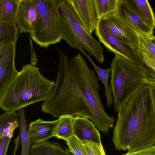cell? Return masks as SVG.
<instances>
[{
  "instance_id": "cell-28",
  "label": "cell",
  "mask_w": 155,
  "mask_h": 155,
  "mask_svg": "<svg viewBox=\"0 0 155 155\" xmlns=\"http://www.w3.org/2000/svg\"><path fill=\"white\" fill-rule=\"evenodd\" d=\"M122 155H155V145L139 150L128 151L126 153Z\"/></svg>"
},
{
  "instance_id": "cell-17",
  "label": "cell",
  "mask_w": 155,
  "mask_h": 155,
  "mask_svg": "<svg viewBox=\"0 0 155 155\" xmlns=\"http://www.w3.org/2000/svg\"><path fill=\"white\" fill-rule=\"evenodd\" d=\"M31 155H71L60 144L49 140L34 143L30 147Z\"/></svg>"
},
{
  "instance_id": "cell-2",
  "label": "cell",
  "mask_w": 155,
  "mask_h": 155,
  "mask_svg": "<svg viewBox=\"0 0 155 155\" xmlns=\"http://www.w3.org/2000/svg\"><path fill=\"white\" fill-rule=\"evenodd\" d=\"M112 140L117 150L132 152L155 143V104L150 85L135 91L118 111Z\"/></svg>"
},
{
  "instance_id": "cell-16",
  "label": "cell",
  "mask_w": 155,
  "mask_h": 155,
  "mask_svg": "<svg viewBox=\"0 0 155 155\" xmlns=\"http://www.w3.org/2000/svg\"><path fill=\"white\" fill-rule=\"evenodd\" d=\"M58 23L62 39L65 41L70 46L80 51L90 61L92 60L91 54L86 53L84 51L71 26L61 14Z\"/></svg>"
},
{
  "instance_id": "cell-11",
  "label": "cell",
  "mask_w": 155,
  "mask_h": 155,
  "mask_svg": "<svg viewBox=\"0 0 155 155\" xmlns=\"http://www.w3.org/2000/svg\"><path fill=\"white\" fill-rule=\"evenodd\" d=\"M38 17V11L35 0H21L18 9L16 23L20 33L30 34Z\"/></svg>"
},
{
  "instance_id": "cell-7",
  "label": "cell",
  "mask_w": 155,
  "mask_h": 155,
  "mask_svg": "<svg viewBox=\"0 0 155 155\" xmlns=\"http://www.w3.org/2000/svg\"><path fill=\"white\" fill-rule=\"evenodd\" d=\"M95 34L109 51L119 54L138 65H141V60L133 48L119 40L99 21Z\"/></svg>"
},
{
  "instance_id": "cell-9",
  "label": "cell",
  "mask_w": 155,
  "mask_h": 155,
  "mask_svg": "<svg viewBox=\"0 0 155 155\" xmlns=\"http://www.w3.org/2000/svg\"><path fill=\"white\" fill-rule=\"evenodd\" d=\"M15 43H0V95L19 74L15 65Z\"/></svg>"
},
{
  "instance_id": "cell-3",
  "label": "cell",
  "mask_w": 155,
  "mask_h": 155,
  "mask_svg": "<svg viewBox=\"0 0 155 155\" xmlns=\"http://www.w3.org/2000/svg\"><path fill=\"white\" fill-rule=\"evenodd\" d=\"M55 83L45 78L39 68L26 64L0 95V107L5 112L16 111L45 101L51 96Z\"/></svg>"
},
{
  "instance_id": "cell-13",
  "label": "cell",
  "mask_w": 155,
  "mask_h": 155,
  "mask_svg": "<svg viewBox=\"0 0 155 155\" xmlns=\"http://www.w3.org/2000/svg\"><path fill=\"white\" fill-rule=\"evenodd\" d=\"M73 128L74 135L80 140L101 143L99 131L88 119L79 116L74 117Z\"/></svg>"
},
{
  "instance_id": "cell-5",
  "label": "cell",
  "mask_w": 155,
  "mask_h": 155,
  "mask_svg": "<svg viewBox=\"0 0 155 155\" xmlns=\"http://www.w3.org/2000/svg\"><path fill=\"white\" fill-rule=\"evenodd\" d=\"M38 17L30 33L32 40L40 47L48 48L61 41L58 21V0H35Z\"/></svg>"
},
{
  "instance_id": "cell-22",
  "label": "cell",
  "mask_w": 155,
  "mask_h": 155,
  "mask_svg": "<svg viewBox=\"0 0 155 155\" xmlns=\"http://www.w3.org/2000/svg\"><path fill=\"white\" fill-rule=\"evenodd\" d=\"M90 61L97 74L99 79L101 81L104 85L105 89V94L107 99V105L110 108L113 102V99L111 96V87L108 84V79L110 76V74L111 72V68L110 67L106 69H102L96 65L92 60Z\"/></svg>"
},
{
  "instance_id": "cell-30",
  "label": "cell",
  "mask_w": 155,
  "mask_h": 155,
  "mask_svg": "<svg viewBox=\"0 0 155 155\" xmlns=\"http://www.w3.org/2000/svg\"><path fill=\"white\" fill-rule=\"evenodd\" d=\"M18 122L15 121L11 123L5 130L3 137L6 136L7 134L9 133L14 131V130L18 127Z\"/></svg>"
},
{
  "instance_id": "cell-23",
  "label": "cell",
  "mask_w": 155,
  "mask_h": 155,
  "mask_svg": "<svg viewBox=\"0 0 155 155\" xmlns=\"http://www.w3.org/2000/svg\"><path fill=\"white\" fill-rule=\"evenodd\" d=\"M99 20L116 13L118 0H94Z\"/></svg>"
},
{
  "instance_id": "cell-18",
  "label": "cell",
  "mask_w": 155,
  "mask_h": 155,
  "mask_svg": "<svg viewBox=\"0 0 155 155\" xmlns=\"http://www.w3.org/2000/svg\"><path fill=\"white\" fill-rule=\"evenodd\" d=\"M21 0H0V21L16 23L17 12Z\"/></svg>"
},
{
  "instance_id": "cell-6",
  "label": "cell",
  "mask_w": 155,
  "mask_h": 155,
  "mask_svg": "<svg viewBox=\"0 0 155 155\" xmlns=\"http://www.w3.org/2000/svg\"><path fill=\"white\" fill-rule=\"evenodd\" d=\"M58 3L62 15L71 26L82 47L102 63L104 60L103 47L82 25L69 0H58Z\"/></svg>"
},
{
  "instance_id": "cell-15",
  "label": "cell",
  "mask_w": 155,
  "mask_h": 155,
  "mask_svg": "<svg viewBox=\"0 0 155 155\" xmlns=\"http://www.w3.org/2000/svg\"><path fill=\"white\" fill-rule=\"evenodd\" d=\"M145 24L153 30L155 18L153 10L147 0H122Z\"/></svg>"
},
{
  "instance_id": "cell-19",
  "label": "cell",
  "mask_w": 155,
  "mask_h": 155,
  "mask_svg": "<svg viewBox=\"0 0 155 155\" xmlns=\"http://www.w3.org/2000/svg\"><path fill=\"white\" fill-rule=\"evenodd\" d=\"M25 107L19 110L18 127L20 131V135L21 145V155H31L30 145L31 144L29 135L27 120L26 119L25 110Z\"/></svg>"
},
{
  "instance_id": "cell-12",
  "label": "cell",
  "mask_w": 155,
  "mask_h": 155,
  "mask_svg": "<svg viewBox=\"0 0 155 155\" xmlns=\"http://www.w3.org/2000/svg\"><path fill=\"white\" fill-rule=\"evenodd\" d=\"M58 119L45 121L39 118L29 124V135L31 143L42 142L56 137Z\"/></svg>"
},
{
  "instance_id": "cell-20",
  "label": "cell",
  "mask_w": 155,
  "mask_h": 155,
  "mask_svg": "<svg viewBox=\"0 0 155 155\" xmlns=\"http://www.w3.org/2000/svg\"><path fill=\"white\" fill-rule=\"evenodd\" d=\"M74 117L70 115H64L59 117L57 127V138L66 141L74 135Z\"/></svg>"
},
{
  "instance_id": "cell-35",
  "label": "cell",
  "mask_w": 155,
  "mask_h": 155,
  "mask_svg": "<svg viewBox=\"0 0 155 155\" xmlns=\"http://www.w3.org/2000/svg\"><path fill=\"white\" fill-rule=\"evenodd\" d=\"M154 16H155V13L154 14Z\"/></svg>"
},
{
  "instance_id": "cell-32",
  "label": "cell",
  "mask_w": 155,
  "mask_h": 155,
  "mask_svg": "<svg viewBox=\"0 0 155 155\" xmlns=\"http://www.w3.org/2000/svg\"><path fill=\"white\" fill-rule=\"evenodd\" d=\"M150 86L152 96L155 104V82H152L149 83ZM154 145H155V143Z\"/></svg>"
},
{
  "instance_id": "cell-29",
  "label": "cell",
  "mask_w": 155,
  "mask_h": 155,
  "mask_svg": "<svg viewBox=\"0 0 155 155\" xmlns=\"http://www.w3.org/2000/svg\"><path fill=\"white\" fill-rule=\"evenodd\" d=\"M11 138L6 136L0 138V155H6Z\"/></svg>"
},
{
  "instance_id": "cell-24",
  "label": "cell",
  "mask_w": 155,
  "mask_h": 155,
  "mask_svg": "<svg viewBox=\"0 0 155 155\" xmlns=\"http://www.w3.org/2000/svg\"><path fill=\"white\" fill-rule=\"evenodd\" d=\"M137 33L139 49L155 61V46L152 42L149 35L140 32Z\"/></svg>"
},
{
  "instance_id": "cell-8",
  "label": "cell",
  "mask_w": 155,
  "mask_h": 155,
  "mask_svg": "<svg viewBox=\"0 0 155 155\" xmlns=\"http://www.w3.org/2000/svg\"><path fill=\"white\" fill-rule=\"evenodd\" d=\"M98 21L119 40L131 45L134 49H139L137 32L116 13L109 15Z\"/></svg>"
},
{
  "instance_id": "cell-1",
  "label": "cell",
  "mask_w": 155,
  "mask_h": 155,
  "mask_svg": "<svg viewBox=\"0 0 155 155\" xmlns=\"http://www.w3.org/2000/svg\"><path fill=\"white\" fill-rule=\"evenodd\" d=\"M59 70L50 97L44 101L41 110L55 117L79 116L91 120L98 130L108 133L115 122L105 111L99 95L98 80L93 70L79 54L71 60L67 51L57 48Z\"/></svg>"
},
{
  "instance_id": "cell-10",
  "label": "cell",
  "mask_w": 155,
  "mask_h": 155,
  "mask_svg": "<svg viewBox=\"0 0 155 155\" xmlns=\"http://www.w3.org/2000/svg\"><path fill=\"white\" fill-rule=\"evenodd\" d=\"M81 24L91 35L97 26L98 19L94 0H69Z\"/></svg>"
},
{
  "instance_id": "cell-14",
  "label": "cell",
  "mask_w": 155,
  "mask_h": 155,
  "mask_svg": "<svg viewBox=\"0 0 155 155\" xmlns=\"http://www.w3.org/2000/svg\"><path fill=\"white\" fill-rule=\"evenodd\" d=\"M116 13L137 32H141L149 35H153V30L143 23L123 3L122 0H118Z\"/></svg>"
},
{
  "instance_id": "cell-27",
  "label": "cell",
  "mask_w": 155,
  "mask_h": 155,
  "mask_svg": "<svg viewBox=\"0 0 155 155\" xmlns=\"http://www.w3.org/2000/svg\"><path fill=\"white\" fill-rule=\"evenodd\" d=\"M69 151L74 155H87L81 141L74 135L66 141Z\"/></svg>"
},
{
  "instance_id": "cell-26",
  "label": "cell",
  "mask_w": 155,
  "mask_h": 155,
  "mask_svg": "<svg viewBox=\"0 0 155 155\" xmlns=\"http://www.w3.org/2000/svg\"><path fill=\"white\" fill-rule=\"evenodd\" d=\"M81 141L87 155H106L101 143L85 140Z\"/></svg>"
},
{
  "instance_id": "cell-31",
  "label": "cell",
  "mask_w": 155,
  "mask_h": 155,
  "mask_svg": "<svg viewBox=\"0 0 155 155\" xmlns=\"http://www.w3.org/2000/svg\"><path fill=\"white\" fill-rule=\"evenodd\" d=\"M21 143L20 135H18L15 140V147L12 155H16V152L19 146Z\"/></svg>"
},
{
  "instance_id": "cell-21",
  "label": "cell",
  "mask_w": 155,
  "mask_h": 155,
  "mask_svg": "<svg viewBox=\"0 0 155 155\" xmlns=\"http://www.w3.org/2000/svg\"><path fill=\"white\" fill-rule=\"evenodd\" d=\"M16 24L0 21V43L9 41L16 44L19 33Z\"/></svg>"
},
{
  "instance_id": "cell-25",
  "label": "cell",
  "mask_w": 155,
  "mask_h": 155,
  "mask_svg": "<svg viewBox=\"0 0 155 155\" xmlns=\"http://www.w3.org/2000/svg\"><path fill=\"white\" fill-rule=\"evenodd\" d=\"M19 115L16 111H9L0 116V138L3 136L5 129L12 122L19 121Z\"/></svg>"
},
{
  "instance_id": "cell-33",
  "label": "cell",
  "mask_w": 155,
  "mask_h": 155,
  "mask_svg": "<svg viewBox=\"0 0 155 155\" xmlns=\"http://www.w3.org/2000/svg\"><path fill=\"white\" fill-rule=\"evenodd\" d=\"M149 37L152 42L155 46V36L153 35H149Z\"/></svg>"
},
{
  "instance_id": "cell-34",
  "label": "cell",
  "mask_w": 155,
  "mask_h": 155,
  "mask_svg": "<svg viewBox=\"0 0 155 155\" xmlns=\"http://www.w3.org/2000/svg\"><path fill=\"white\" fill-rule=\"evenodd\" d=\"M14 131H13L10 133H9L6 135L8 137L12 138L13 136V134Z\"/></svg>"
},
{
  "instance_id": "cell-4",
  "label": "cell",
  "mask_w": 155,
  "mask_h": 155,
  "mask_svg": "<svg viewBox=\"0 0 155 155\" xmlns=\"http://www.w3.org/2000/svg\"><path fill=\"white\" fill-rule=\"evenodd\" d=\"M115 54L111 64L110 85L114 110L117 112L135 91L148 82L140 66L119 54Z\"/></svg>"
}]
</instances>
